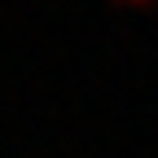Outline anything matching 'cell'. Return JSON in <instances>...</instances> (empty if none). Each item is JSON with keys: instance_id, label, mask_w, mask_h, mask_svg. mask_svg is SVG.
<instances>
[{"instance_id": "cell-1", "label": "cell", "mask_w": 158, "mask_h": 158, "mask_svg": "<svg viewBox=\"0 0 158 158\" xmlns=\"http://www.w3.org/2000/svg\"><path fill=\"white\" fill-rule=\"evenodd\" d=\"M123 5H149V0H123Z\"/></svg>"}]
</instances>
